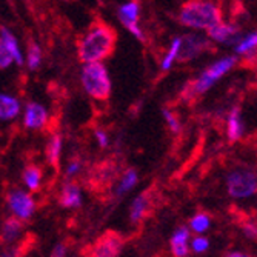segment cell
<instances>
[{
	"label": "cell",
	"instance_id": "6da1fadb",
	"mask_svg": "<svg viewBox=\"0 0 257 257\" xmlns=\"http://www.w3.org/2000/svg\"><path fill=\"white\" fill-rule=\"evenodd\" d=\"M115 31L105 22L92 23L85 37L79 42V57L86 63H96L112 54Z\"/></svg>",
	"mask_w": 257,
	"mask_h": 257
},
{
	"label": "cell",
	"instance_id": "7a4b0ae2",
	"mask_svg": "<svg viewBox=\"0 0 257 257\" xmlns=\"http://www.w3.org/2000/svg\"><path fill=\"white\" fill-rule=\"evenodd\" d=\"M179 20L183 25L191 28L211 30L213 27L222 23V11L213 2L193 0V2H188L182 7Z\"/></svg>",
	"mask_w": 257,
	"mask_h": 257
},
{
	"label": "cell",
	"instance_id": "3957f363",
	"mask_svg": "<svg viewBox=\"0 0 257 257\" xmlns=\"http://www.w3.org/2000/svg\"><path fill=\"white\" fill-rule=\"evenodd\" d=\"M82 83L88 94L97 100H106L111 94V80L108 77L106 68L99 62L86 63L83 66Z\"/></svg>",
	"mask_w": 257,
	"mask_h": 257
},
{
	"label": "cell",
	"instance_id": "277c9868",
	"mask_svg": "<svg viewBox=\"0 0 257 257\" xmlns=\"http://www.w3.org/2000/svg\"><path fill=\"white\" fill-rule=\"evenodd\" d=\"M234 65H236V57H225V59L216 62L214 65L209 66L199 79H196L194 82H191L188 86H186L183 96L185 97L197 96V94H202V92L208 91L222 76H225Z\"/></svg>",
	"mask_w": 257,
	"mask_h": 257
},
{
	"label": "cell",
	"instance_id": "5b68a950",
	"mask_svg": "<svg viewBox=\"0 0 257 257\" xmlns=\"http://www.w3.org/2000/svg\"><path fill=\"white\" fill-rule=\"evenodd\" d=\"M257 190L254 171L237 170L228 176V193L232 197H249Z\"/></svg>",
	"mask_w": 257,
	"mask_h": 257
},
{
	"label": "cell",
	"instance_id": "8992f818",
	"mask_svg": "<svg viewBox=\"0 0 257 257\" xmlns=\"http://www.w3.org/2000/svg\"><path fill=\"white\" fill-rule=\"evenodd\" d=\"M123 246V237L115 231H106L94 245L89 246L86 257H117Z\"/></svg>",
	"mask_w": 257,
	"mask_h": 257
},
{
	"label": "cell",
	"instance_id": "52a82bcc",
	"mask_svg": "<svg viewBox=\"0 0 257 257\" xmlns=\"http://www.w3.org/2000/svg\"><path fill=\"white\" fill-rule=\"evenodd\" d=\"M8 205L11 211L20 219H30L36 209V203L33 197L20 190L11 191L8 194Z\"/></svg>",
	"mask_w": 257,
	"mask_h": 257
},
{
	"label": "cell",
	"instance_id": "ba28073f",
	"mask_svg": "<svg viewBox=\"0 0 257 257\" xmlns=\"http://www.w3.org/2000/svg\"><path fill=\"white\" fill-rule=\"evenodd\" d=\"M208 45V42L202 37L197 36H185L183 39H180V45H179V53H177V60H191L194 59L199 53H202Z\"/></svg>",
	"mask_w": 257,
	"mask_h": 257
},
{
	"label": "cell",
	"instance_id": "9c48e42d",
	"mask_svg": "<svg viewBox=\"0 0 257 257\" xmlns=\"http://www.w3.org/2000/svg\"><path fill=\"white\" fill-rule=\"evenodd\" d=\"M119 17L122 20L123 25L140 40H144V34L139 28V4L137 2H130L126 5H123L119 10Z\"/></svg>",
	"mask_w": 257,
	"mask_h": 257
},
{
	"label": "cell",
	"instance_id": "30bf717a",
	"mask_svg": "<svg viewBox=\"0 0 257 257\" xmlns=\"http://www.w3.org/2000/svg\"><path fill=\"white\" fill-rule=\"evenodd\" d=\"M46 123V111L39 103H30L25 109V125L28 128L37 130Z\"/></svg>",
	"mask_w": 257,
	"mask_h": 257
},
{
	"label": "cell",
	"instance_id": "8fae6325",
	"mask_svg": "<svg viewBox=\"0 0 257 257\" xmlns=\"http://www.w3.org/2000/svg\"><path fill=\"white\" fill-rule=\"evenodd\" d=\"M151 190L145 191L144 194H140L131 205V220L133 222H139L142 220L151 209Z\"/></svg>",
	"mask_w": 257,
	"mask_h": 257
},
{
	"label": "cell",
	"instance_id": "7c38bea8",
	"mask_svg": "<svg viewBox=\"0 0 257 257\" xmlns=\"http://www.w3.org/2000/svg\"><path fill=\"white\" fill-rule=\"evenodd\" d=\"M80 202H82V194H80L79 186L74 185V183L65 185L63 190H62V194H60L62 206H65V208H76V206H80Z\"/></svg>",
	"mask_w": 257,
	"mask_h": 257
},
{
	"label": "cell",
	"instance_id": "4fadbf2b",
	"mask_svg": "<svg viewBox=\"0 0 257 257\" xmlns=\"http://www.w3.org/2000/svg\"><path fill=\"white\" fill-rule=\"evenodd\" d=\"M208 34L211 39L217 42H232L237 37V28L228 25V23H219V25L213 27L211 30H208Z\"/></svg>",
	"mask_w": 257,
	"mask_h": 257
},
{
	"label": "cell",
	"instance_id": "5bb4252c",
	"mask_svg": "<svg viewBox=\"0 0 257 257\" xmlns=\"http://www.w3.org/2000/svg\"><path fill=\"white\" fill-rule=\"evenodd\" d=\"M20 105L17 99L7 96V94H0V119L2 120H10L14 119L19 114Z\"/></svg>",
	"mask_w": 257,
	"mask_h": 257
},
{
	"label": "cell",
	"instance_id": "9a60e30c",
	"mask_svg": "<svg viewBox=\"0 0 257 257\" xmlns=\"http://www.w3.org/2000/svg\"><path fill=\"white\" fill-rule=\"evenodd\" d=\"M22 232V222L16 217H10L5 225H4V231L2 236H0V240L4 243H13Z\"/></svg>",
	"mask_w": 257,
	"mask_h": 257
},
{
	"label": "cell",
	"instance_id": "2e32d148",
	"mask_svg": "<svg viewBox=\"0 0 257 257\" xmlns=\"http://www.w3.org/2000/svg\"><path fill=\"white\" fill-rule=\"evenodd\" d=\"M243 133V125H242V119H240V111L239 108H234L229 114L228 119V137L229 140H239L242 137Z\"/></svg>",
	"mask_w": 257,
	"mask_h": 257
},
{
	"label": "cell",
	"instance_id": "e0dca14e",
	"mask_svg": "<svg viewBox=\"0 0 257 257\" xmlns=\"http://www.w3.org/2000/svg\"><path fill=\"white\" fill-rule=\"evenodd\" d=\"M188 229L186 228H180L179 231L174 232V236L171 239V248L176 257H185L186 252H188V248H186V239H188Z\"/></svg>",
	"mask_w": 257,
	"mask_h": 257
},
{
	"label": "cell",
	"instance_id": "ac0fdd59",
	"mask_svg": "<svg viewBox=\"0 0 257 257\" xmlns=\"http://www.w3.org/2000/svg\"><path fill=\"white\" fill-rule=\"evenodd\" d=\"M0 33H2V37H0V39H2L4 45L7 46V50H8V53L11 54L13 60L16 59V62H17L19 65H22L23 59H22V54H20V50H19V45H17L16 37H14L7 28H0Z\"/></svg>",
	"mask_w": 257,
	"mask_h": 257
},
{
	"label": "cell",
	"instance_id": "d6986e66",
	"mask_svg": "<svg viewBox=\"0 0 257 257\" xmlns=\"http://www.w3.org/2000/svg\"><path fill=\"white\" fill-rule=\"evenodd\" d=\"M60 148H62V139L60 136H53L48 148H46V156H48V160L51 165L57 167L59 165V156H60Z\"/></svg>",
	"mask_w": 257,
	"mask_h": 257
},
{
	"label": "cell",
	"instance_id": "ffe728a7",
	"mask_svg": "<svg viewBox=\"0 0 257 257\" xmlns=\"http://www.w3.org/2000/svg\"><path fill=\"white\" fill-rule=\"evenodd\" d=\"M40 179H42V171L31 165L25 170V173H23V180H25V183L28 185V188L36 191L39 186H40Z\"/></svg>",
	"mask_w": 257,
	"mask_h": 257
},
{
	"label": "cell",
	"instance_id": "44dd1931",
	"mask_svg": "<svg viewBox=\"0 0 257 257\" xmlns=\"http://www.w3.org/2000/svg\"><path fill=\"white\" fill-rule=\"evenodd\" d=\"M255 43H257V36L252 33V34H249L245 40H242V42L236 46L237 54H245V53L254 51V50H255Z\"/></svg>",
	"mask_w": 257,
	"mask_h": 257
},
{
	"label": "cell",
	"instance_id": "7402d4cb",
	"mask_svg": "<svg viewBox=\"0 0 257 257\" xmlns=\"http://www.w3.org/2000/svg\"><path fill=\"white\" fill-rule=\"evenodd\" d=\"M136 182H137V174H136V171L130 170V171L123 176V179H122V182H120V186H119L117 193H119V194H122V193H125V191L131 190L133 186L136 185Z\"/></svg>",
	"mask_w": 257,
	"mask_h": 257
},
{
	"label": "cell",
	"instance_id": "603a6c76",
	"mask_svg": "<svg viewBox=\"0 0 257 257\" xmlns=\"http://www.w3.org/2000/svg\"><path fill=\"white\" fill-rule=\"evenodd\" d=\"M40 59H42V51L40 46H37L36 43H33L30 46V53H28V65L31 69H36L40 65Z\"/></svg>",
	"mask_w": 257,
	"mask_h": 257
},
{
	"label": "cell",
	"instance_id": "cb8c5ba5",
	"mask_svg": "<svg viewBox=\"0 0 257 257\" xmlns=\"http://www.w3.org/2000/svg\"><path fill=\"white\" fill-rule=\"evenodd\" d=\"M179 45H180V39H176V40L173 42V45H171V50H170L168 56H167L165 59H163V62H162V69H170L171 63H173V62L176 60V57H177Z\"/></svg>",
	"mask_w": 257,
	"mask_h": 257
},
{
	"label": "cell",
	"instance_id": "d4e9b609",
	"mask_svg": "<svg viewBox=\"0 0 257 257\" xmlns=\"http://www.w3.org/2000/svg\"><path fill=\"white\" fill-rule=\"evenodd\" d=\"M209 226V217L206 214H197L191 220V228L197 232H203Z\"/></svg>",
	"mask_w": 257,
	"mask_h": 257
},
{
	"label": "cell",
	"instance_id": "484cf974",
	"mask_svg": "<svg viewBox=\"0 0 257 257\" xmlns=\"http://www.w3.org/2000/svg\"><path fill=\"white\" fill-rule=\"evenodd\" d=\"M11 62H13V57L8 53V50H7V46L4 45L2 39H0V68H2V69L8 68L11 65Z\"/></svg>",
	"mask_w": 257,
	"mask_h": 257
},
{
	"label": "cell",
	"instance_id": "4316f807",
	"mask_svg": "<svg viewBox=\"0 0 257 257\" xmlns=\"http://www.w3.org/2000/svg\"><path fill=\"white\" fill-rule=\"evenodd\" d=\"M208 246H209V243H208V240L205 237H196L193 240V249L196 252H203V251L208 249Z\"/></svg>",
	"mask_w": 257,
	"mask_h": 257
},
{
	"label": "cell",
	"instance_id": "83f0119b",
	"mask_svg": "<svg viewBox=\"0 0 257 257\" xmlns=\"http://www.w3.org/2000/svg\"><path fill=\"white\" fill-rule=\"evenodd\" d=\"M163 115H165V117H167V122H168V125L171 126V130L174 131V133H177L179 131V122H177V119L174 117V115L170 112V111H163Z\"/></svg>",
	"mask_w": 257,
	"mask_h": 257
},
{
	"label": "cell",
	"instance_id": "f1b7e54d",
	"mask_svg": "<svg viewBox=\"0 0 257 257\" xmlns=\"http://www.w3.org/2000/svg\"><path fill=\"white\" fill-rule=\"evenodd\" d=\"M65 252H66V246H65L63 243H59V245H56V248L53 249L51 257H65Z\"/></svg>",
	"mask_w": 257,
	"mask_h": 257
},
{
	"label": "cell",
	"instance_id": "f546056e",
	"mask_svg": "<svg viewBox=\"0 0 257 257\" xmlns=\"http://www.w3.org/2000/svg\"><path fill=\"white\" fill-rule=\"evenodd\" d=\"M96 136H97V139H99V144H100V147H106V145H108V139H106V134H105V131H102V130H97Z\"/></svg>",
	"mask_w": 257,
	"mask_h": 257
},
{
	"label": "cell",
	"instance_id": "4dcf8cb0",
	"mask_svg": "<svg viewBox=\"0 0 257 257\" xmlns=\"http://www.w3.org/2000/svg\"><path fill=\"white\" fill-rule=\"evenodd\" d=\"M79 170H80V163H79V162H73L71 165L68 167V171H66V174H68V176H73V174H76Z\"/></svg>",
	"mask_w": 257,
	"mask_h": 257
},
{
	"label": "cell",
	"instance_id": "1f68e13d",
	"mask_svg": "<svg viewBox=\"0 0 257 257\" xmlns=\"http://www.w3.org/2000/svg\"><path fill=\"white\" fill-rule=\"evenodd\" d=\"M226 257H249V255H246L245 252H231V254H228Z\"/></svg>",
	"mask_w": 257,
	"mask_h": 257
}]
</instances>
